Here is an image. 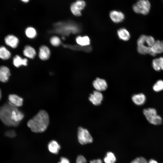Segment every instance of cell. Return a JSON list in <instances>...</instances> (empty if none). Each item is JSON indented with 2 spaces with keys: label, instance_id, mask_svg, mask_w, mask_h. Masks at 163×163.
Wrapping results in <instances>:
<instances>
[{
  "label": "cell",
  "instance_id": "1",
  "mask_svg": "<svg viewBox=\"0 0 163 163\" xmlns=\"http://www.w3.org/2000/svg\"><path fill=\"white\" fill-rule=\"evenodd\" d=\"M49 122L48 113L45 110H41L28 121L27 125L32 132L41 133L47 129Z\"/></svg>",
  "mask_w": 163,
  "mask_h": 163
},
{
  "label": "cell",
  "instance_id": "2",
  "mask_svg": "<svg viewBox=\"0 0 163 163\" xmlns=\"http://www.w3.org/2000/svg\"><path fill=\"white\" fill-rule=\"evenodd\" d=\"M155 41L154 38L152 36L145 35H141L137 41L138 52L141 54H148L153 56H155L151 49Z\"/></svg>",
  "mask_w": 163,
  "mask_h": 163
},
{
  "label": "cell",
  "instance_id": "3",
  "mask_svg": "<svg viewBox=\"0 0 163 163\" xmlns=\"http://www.w3.org/2000/svg\"><path fill=\"white\" fill-rule=\"evenodd\" d=\"M14 107L8 102L0 107V120L5 125L9 126H17L19 123L13 121L11 118V113Z\"/></svg>",
  "mask_w": 163,
  "mask_h": 163
},
{
  "label": "cell",
  "instance_id": "4",
  "mask_svg": "<svg viewBox=\"0 0 163 163\" xmlns=\"http://www.w3.org/2000/svg\"><path fill=\"white\" fill-rule=\"evenodd\" d=\"M143 113L146 119L150 123L155 125L160 124L162 122L161 117L157 114L155 109L153 108L145 109L143 110Z\"/></svg>",
  "mask_w": 163,
  "mask_h": 163
},
{
  "label": "cell",
  "instance_id": "5",
  "mask_svg": "<svg viewBox=\"0 0 163 163\" xmlns=\"http://www.w3.org/2000/svg\"><path fill=\"white\" fill-rule=\"evenodd\" d=\"M150 8L151 4L148 0H139L133 7L136 13L145 15L149 13Z\"/></svg>",
  "mask_w": 163,
  "mask_h": 163
},
{
  "label": "cell",
  "instance_id": "6",
  "mask_svg": "<svg viewBox=\"0 0 163 163\" xmlns=\"http://www.w3.org/2000/svg\"><path fill=\"white\" fill-rule=\"evenodd\" d=\"M77 136L79 142L82 145L91 143L93 139L88 130L82 127L78 129Z\"/></svg>",
  "mask_w": 163,
  "mask_h": 163
},
{
  "label": "cell",
  "instance_id": "7",
  "mask_svg": "<svg viewBox=\"0 0 163 163\" xmlns=\"http://www.w3.org/2000/svg\"><path fill=\"white\" fill-rule=\"evenodd\" d=\"M85 2L82 0H78L72 3L70 6L72 13L75 16H79L81 15V11L85 6Z\"/></svg>",
  "mask_w": 163,
  "mask_h": 163
},
{
  "label": "cell",
  "instance_id": "8",
  "mask_svg": "<svg viewBox=\"0 0 163 163\" xmlns=\"http://www.w3.org/2000/svg\"><path fill=\"white\" fill-rule=\"evenodd\" d=\"M8 102L12 106L18 107L22 106L23 99L20 96L16 94H11L9 95Z\"/></svg>",
  "mask_w": 163,
  "mask_h": 163
},
{
  "label": "cell",
  "instance_id": "9",
  "mask_svg": "<svg viewBox=\"0 0 163 163\" xmlns=\"http://www.w3.org/2000/svg\"><path fill=\"white\" fill-rule=\"evenodd\" d=\"M88 99L93 105L98 106L101 104L103 95L100 92L96 90L90 95Z\"/></svg>",
  "mask_w": 163,
  "mask_h": 163
},
{
  "label": "cell",
  "instance_id": "10",
  "mask_svg": "<svg viewBox=\"0 0 163 163\" xmlns=\"http://www.w3.org/2000/svg\"><path fill=\"white\" fill-rule=\"evenodd\" d=\"M93 85L96 91L101 92L105 90L107 87L106 81L104 79L97 78L93 82Z\"/></svg>",
  "mask_w": 163,
  "mask_h": 163
},
{
  "label": "cell",
  "instance_id": "11",
  "mask_svg": "<svg viewBox=\"0 0 163 163\" xmlns=\"http://www.w3.org/2000/svg\"><path fill=\"white\" fill-rule=\"evenodd\" d=\"M24 117V113L17 107H14L11 111V119L15 122L20 123Z\"/></svg>",
  "mask_w": 163,
  "mask_h": 163
},
{
  "label": "cell",
  "instance_id": "12",
  "mask_svg": "<svg viewBox=\"0 0 163 163\" xmlns=\"http://www.w3.org/2000/svg\"><path fill=\"white\" fill-rule=\"evenodd\" d=\"M5 44L9 46L15 48L17 47L19 43V40L15 36L11 34L8 35L5 38Z\"/></svg>",
  "mask_w": 163,
  "mask_h": 163
},
{
  "label": "cell",
  "instance_id": "13",
  "mask_svg": "<svg viewBox=\"0 0 163 163\" xmlns=\"http://www.w3.org/2000/svg\"><path fill=\"white\" fill-rule=\"evenodd\" d=\"M11 75L9 69L5 66H0V81L6 82L8 81Z\"/></svg>",
  "mask_w": 163,
  "mask_h": 163
},
{
  "label": "cell",
  "instance_id": "14",
  "mask_svg": "<svg viewBox=\"0 0 163 163\" xmlns=\"http://www.w3.org/2000/svg\"><path fill=\"white\" fill-rule=\"evenodd\" d=\"M110 16L112 21L116 23L121 22L124 18V15L123 13L115 10L110 12Z\"/></svg>",
  "mask_w": 163,
  "mask_h": 163
},
{
  "label": "cell",
  "instance_id": "15",
  "mask_svg": "<svg viewBox=\"0 0 163 163\" xmlns=\"http://www.w3.org/2000/svg\"><path fill=\"white\" fill-rule=\"evenodd\" d=\"M48 149L51 153L57 154L59 151L61 147L58 142L55 140L50 141L48 143L47 146Z\"/></svg>",
  "mask_w": 163,
  "mask_h": 163
},
{
  "label": "cell",
  "instance_id": "16",
  "mask_svg": "<svg viewBox=\"0 0 163 163\" xmlns=\"http://www.w3.org/2000/svg\"><path fill=\"white\" fill-rule=\"evenodd\" d=\"M152 53L155 55L163 53V40L155 41L151 48Z\"/></svg>",
  "mask_w": 163,
  "mask_h": 163
},
{
  "label": "cell",
  "instance_id": "17",
  "mask_svg": "<svg viewBox=\"0 0 163 163\" xmlns=\"http://www.w3.org/2000/svg\"><path fill=\"white\" fill-rule=\"evenodd\" d=\"M50 55V50L47 46H43L40 47L39 56L41 59L46 60L48 59L49 58Z\"/></svg>",
  "mask_w": 163,
  "mask_h": 163
},
{
  "label": "cell",
  "instance_id": "18",
  "mask_svg": "<svg viewBox=\"0 0 163 163\" xmlns=\"http://www.w3.org/2000/svg\"><path fill=\"white\" fill-rule=\"evenodd\" d=\"M132 99L136 104L141 105L143 104L145 102L146 97L144 94L140 93L133 95Z\"/></svg>",
  "mask_w": 163,
  "mask_h": 163
},
{
  "label": "cell",
  "instance_id": "19",
  "mask_svg": "<svg viewBox=\"0 0 163 163\" xmlns=\"http://www.w3.org/2000/svg\"><path fill=\"white\" fill-rule=\"evenodd\" d=\"M152 66L156 71H159L161 70H163V57H161L153 59L152 61Z\"/></svg>",
  "mask_w": 163,
  "mask_h": 163
},
{
  "label": "cell",
  "instance_id": "20",
  "mask_svg": "<svg viewBox=\"0 0 163 163\" xmlns=\"http://www.w3.org/2000/svg\"><path fill=\"white\" fill-rule=\"evenodd\" d=\"M27 60L26 58H22L20 56L17 55L13 59V63L14 66L16 67L23 65H27Z\"/></svg>",
  "mask_w": 163,
  "mask_h": 163
},
{
  "label": "cell",
  "instance_id": "21",
  "mask_svg": "<svg viewBox=\"0 0 163 163\" xmlns=\"http://www.w3.org/2000/svg\"><path fill=\"white\" fill-rule=\"evenodd\" d=\"M76 41L78 45L82 46H89L90 43V39L87 36H78L76 38Z\"/></svg>",
  "mask_w": 163,
  "mask_h": 163
},
{
  "label": "cell",
  "instance_id": "22",
  "mask_svg": "<svg viewBox=\"0 0 163 163\" xmlns=\"http://www.w3.org/2000/svg\"><path fill=\"white\" fill-rule=\"evenodd\" d=\"M119 38L124 41H127L130 38V34L129 31L125 28H122L119 29L117 32Z\"/></svg>",
  "mask_w": 163,
  "mask_h": 163
},
{
  "label": "cell",
  "instance_id": "23",
  "mask_svg": "<svg viewBox=\"0 0 163 163\" xmlns=\"http://www.w3.org/2000/svg\"><path fill=\"white\" fill-rule=\"evenodd\" d=\"M23 53L25 56L30 59L34 58L36 55L35 49L29 46H27L25 47Z\"/></svg>",
  "mask_w": 163,
  "mask_h": 163
},
{
  "label": "cell",
  "instance_id": "24",
  "mask_svg": "<svg viewBox=\"0 0 163 163\" xmlns=\"http://www.w3.org/2000/svg\"><path fill=\"white\" fill-rule=\"evenodd\" d=\"M11 53L5 46H0V58L4 60L9 59L11 57Z\"/></svg>",
  "mask_w": 163,
  "mask_h": 163
},
{
  "label": "cell",
  "instance_id": "25",
  "mask_svg": "<svg viewBox=\"0 0 163 163\" xmlns=\"http://www.w3.org/2000/svg\"><path fill=\"white\" fill-rule=\"evenodd\" d=\"M104 160L105 163H115L116 159L114 155L112 152H108L107 153Z\"/></svg>",
  "mask_w": 163,
  "mask_h": 163
},
{
  "label": "cell",
  "instance_id": "26",
  "mask_svg": "<svg viewBox=\"0 0 163 163\" xmlns=\"http://www.w3.org/2000/svg\"><path fill=\"white\" fill-rule=\"evenodd\" d=\"M25 34L27 36L28 38H33L36 36L37 32L34 28L29 27L26 29Z\"/></svg>",
  "mask_w": 163,
  "mask_h": 163
},
{
  "label": "cell",
  "instance_id": "27",
  "mask_svg": "<svg viewBox=\"0 0 163 163\" xmlns=\"http://www.w3.org/2000/svg\"><path fill=\"white\" fill-rule=\"evenodd\" d=\"M153 88L156 92H159L163 90V81L158 80L154 85Z\"/></svg>",
  "mask_w": 163,
  "mask_h": 163
},
{
  "label": "cell",
  "instance_id": "28",
  "mask_svg": "<svg viewBox=\"0 0 163 163\" xmlns=\"http://www.w3.org/2000/svg\"><path fill=\"white\" fill-rule=\"evenodd\" d=\"M50 42L52 45L55 46H59L61 43L60 39L56 36L52 37L50 40Z\"/></svg>",
  "mask_w": 163,
  "mask_h": 163
},
{
  "label": "cell",
  "instance_id": "29",
  "mask_svg": "<svg viewBox=\"0 0 163 163\" xmlns=\"http://www.w3.org/2000/svg\"><path fill=\"white\" fill-rule=\"evenodd\" d=\"M130 163H147V161L144 158L141 157L136 158Z\"/></svg>",
  "mask_w": 163,
  "mask_h": 163
},
{
  "label": "cell",
  "instance_id": "30",
  "mask_svg": "<svg viewBox=\"0 0 163 163\" xmlns=\"http://www.w3.org/2000/svg\"><path fill=\"white\" fill-rule=\"evenodd\" d=\"M76 163H87V160L84 156L79 155L77 158Z\"/></svg>",
  "mask_w": 163,
  "mask_h": 163
},
{
  "label": "cell",
  "instance_id": "31",
  "mask_svg": "<svg viewBox=\"0 0 163 163\" xmlns=\"http://www.w3.org/2000/svg\"><path fill=\"white\" fill-rule=\"evenodd\" d=\"M7 136L10 138H13L16 136V133L14 130H10L6 132L5 134Z\"/></svg>",
  "mask_w": 163,
  "mask_h": 163
},
{
  "label": "cell",
  "instance_id": "32",
  "mask_svg": "<svg viewBox=\"0 0 163 163\" xmlns=\"http://www.w3.org/2000/svg\"><path fill=\"white\" fill-rule=\"evenodd\" d=\"M58 163H70V162L69 160L67 158L62 157L60 158V161Z\"/></svg>",
  "mask_w": 163,
  "mask_h": 163
},
{
  "label": "cell",
  "instance_id": "33",
  "mask_svg": "<svg viewBox=\"0 0 163 163\" xmlns=\"http://www.w3.org/2000/svg\"><path fill=\"white\" fill-rule=\"evenodd\" d=\"M89 163H102V162L101 159H98L91 161Z\"/></svg>",
  "mask_w": 163,
  "mask_h": 163
},
{
  "label": "cell",
  "instance_id": "34",
  "mask_svg": "<svg viewBox=\"0 0 163 163\" xmlns=\"http://www.w3.org/2000/svg\"><path fill=\"white\" fill-rule=\"evenodd\" d=\"M147 163H158V162L154 159H151L148 162H147Z\"/></svg>",
  "mask_w": 163,
  "mask_h": 163
},
{
  "label": "cell",
  "instance_id": "35",
  "mask_svg": "<svg viewBox=\"0 0 163 163\" xmlns=\"http://www.w3.org/2000/svg\"><path fill=\"white\" fill-rule=\"evenodd\" d=\"M21 0L24 3H27L29 1V0Z\"/></svg>",
  "mask_w": 163,
  "mask_h": 163
},
{
  "label": "cell",
  "instance_id": "36",
  "mask_svg": "<svg viewBox=\"0 0 163 163\" xmlns=\"http://www.w3.org/2000/svg\"><path fill=\"white\" fill-rule=\"evenodd\" d=\"M1 97H2L1 92V90L0 89V100L1 99Z\"/></svg>",
  "mask_w": 163,
  "mask_h": 163
}]
</instances>
